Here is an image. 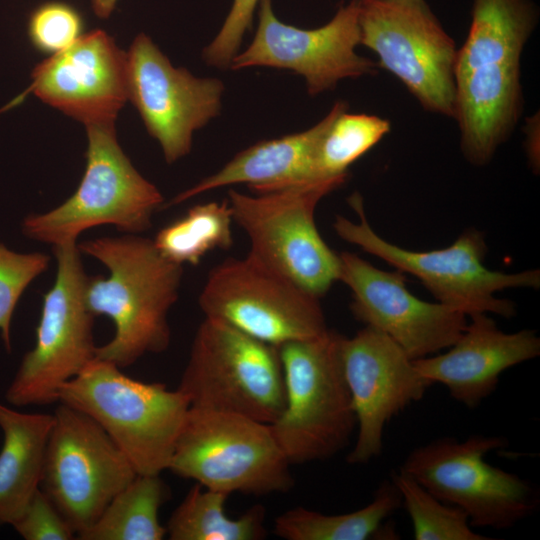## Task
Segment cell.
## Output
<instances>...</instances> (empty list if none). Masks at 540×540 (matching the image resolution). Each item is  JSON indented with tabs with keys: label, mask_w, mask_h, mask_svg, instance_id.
<instances>
[{
	"label": "cell",
	"mask_w": 540,
	"mask_h": 540,
	"mask_svg": "<svg viewBox=\"0 0 540 540\" xmlns=\"http://www.w3.org/2000/svg\"><path fill=\"white\" fill-rule=\"evenodd\" d=\"M500 436L442 437L413 449L400 469L441 501L460 508L470 525L505 530L536 512L539 495L518 475L495 467L485 456L504 448Z\"/></svg>",
	"instance_id": "cell-10"
},
{
	"label": "cell",
	"mask_w": 540,
	"mask_h": 540,
	"mask_svg": "<svg viewBox=\"0 0 540 540\" xmlns=\"http://www.w3.org/2000/svg\"><path fill=\"white\" fill-rule=\"evenodd\" d=\"M290 465L270 424L190 407L168 470L227 495H266L293 486Z\"/></svg>",
	"instance_id": "cell-9"
},
{
	"label": "cell",
	"mask_w": 540,
	"mask_h": 540,
	"mask_svg": "<svg viewBox=\"0 0 540 540\" xmlns=\"http://www.w3.org/2000/svg\"><path fill=\"white\" fill-rule=\"evenodd\" d=\"M54 415L26 413L0 402V527L21 515L40 488Z\"/></svg>",
	"instance_id": "cell-22"
},
{
	"label": "cell",
	"mask_w": 540,
	"mask_h": 540,
	"mask_svg": "<svg viewBox=\"0 0 540 540\" xmlns=\"http://www.w3.org/2000/svg\"><path fill=\"white\" fill-rule=\"evenodd\" d=\"M358 14V0H351L327 24L301 29L280 21L272 0H260L254 38L234 57L230 68L290 70L305 79L311 96L334 89L343 79L374 76L378 64L356 52L360 44Z\"/></svg>",
	"instance_id": "cell-15"
},
{
	"label": "cell",
	"mask_w": 540,
	"mask_h": 540,
	"mask_svg": "<svg viewBox=\"0 0 540 540\" xmlns=\"http://www.w3.org/2000/svg\"><path fill=\"white\" fill-rule=\"evenodd\" d=\"M11 526L25 540H72L76 538L72 527L41 488L35 492L21 515Z\"/></svg>",
	"instance_id": "cell-32"
},
{
	"label": "cell",
	"mask_w": 540,
	"mask_h": 540,
	"mask_svg": "<svg viewBox=\"0 0 540 540\" xmlns=\"http://www.w3.org/2000/svg\"><path fill=\"white\" fill-rule=\"evenodd\" d=\"M190 407L274 423L285 405L278 347L212 318L199 325L178 386Z\"/></svg>",
	"instance_id": "cell-8"
},
{
	"label": "cell",
	"mask_w": 540,
	"mask_h": 540,
	"mask_svg": "<svg viewBox=\"0 0 540 540\" xmlns=\"http://www.w3.org/2000/svg\"><path fill=\"white\" fill-rule=\"evenodd\" d=\"M85 126L115 122L129 100L127 54L103 30L39 63L26 90Z\"/></svg>",
	"instance_id": "cell-19"
},
{
	"label": "cell",
	"mask_w": 540,
	"mask_h": 540,
	"mask_svg": "<svg viewBox=\"0 0 540 540\" xmlns=\"http://www.w3.org/2000/svg\"><path fill=\"white\" fill-rule=\"evenodd\" d=\"M233 222L228 200L197 204L160 229L153 241L166 259L197 265L208 252L233 245Z\"/></svg>",
	"instance_id": "cell-26"
},
{
	"label": "cell",
	"mask_w": 540,
	"mask_h": 540,
	"mask_svg": "<svg viewBox=\"0 0 540 540\" xmlns=\"http://www.w3.org/2000/svg\"><path fill=\"white\" fill-rule=\"evenodd\" d=\"M83 19L70 4L51 1L38 6L28 21V36L40 52L54 55L71 46L81 35Z\"/></svg>",
	"instance_id": "cell-30"
},
{
	"label": "cell",
	"mask_w": 540,
	"mask_h": 540,
	"mask_svg": "<svg viewBox=\"0 0 540 540\" xmlns=\"http://www.w3.org/2000/svg\"><path fill=\"white\" fill-rule=\"evenodd\" d=\"M51 257L43 252L20 253L0 243V334L5 350L12 351L11 323L22 294L42 273Z\"/></svg>",
	"instance_id": "cell-29"
},
{
	"label": "cell",
	"mask_w": 540,
	"mask_h": 540,
	"mask_svg": "<svg viewBox=\"0 0 540 540\" xmlns=\"http://www.w3.org/2000/svg\"><path fill=\"white\" fill-rule=\"evenodd\" d=\"M118 0H91V7L96 16L107 19L114 11Z\"/></svg>",
	"instance_id": "cell-33"
},
{
	"label": "cell",
	"mask_w": 540,
	"mask_h": 540,
	"mask_svg": "<svg viewBox=\"0 0 540 540\" xmlns=\"http://www.w3.org/2000/svg\"><path fill=\"white\" fill-rule=\"evenodd\" d=\"M82 254L109 270L88 276L85 303L114 323L112 339L97 346V359L126 368L148 353L164 352L171 339L168 313L176 303L183 266L166 259L153 239L139 234L103 236L78 244Z\"/></svg>",
	"instance_id": "cell-2"
},
{
	"label": "cell",
	"mask_w": 540,
	"mask_h": 540,
	"mask_svg": "<svg viewBox=\"0 0 540 540\" xmlns=\"http://www.w3.org/2000/svg\"><path fill=\"white\" fill-rule=\"evenodd\" d=\"M160 474H137L99 518L77 535L80 540H161L167 536L159 510L169 496Z\"/></svg>",
	"instance_id": "cell-24"
},
{
	"label": "cell",
	"mask_w": 540,
	"mask_h": 540,
	"mask_svg": "<svg viewBox=\"0 0 540 540\" xmlns=\"http://www.w3.org/2000/svg\"><path fill=\"white\" fill-rule=\"evenodd\" d=\"M360 44L423 109L454 117L455 42L426 0H358Z\"/></svg>",
	"instance_id": "cell-12"
},
{
	"label": "cell",
	"mask_w": 540,
	"mask_h": 540,
	"mask_svg": "<svg viewBox=\"0 0 540 540\" xmlns=\"http://www.w3.org/2000/svg\"><path fill=\"white\" fill-rule=\"evenodd\" d=\"M391 481L411 519L415 540L491 539L474 531L464 511L438 499L403 470L393 472Z\"/></svg>",
	"instance_id": "cell-28"
},
{
	"label": "cell",
	"mask_w": 540,
	"mask_h": 540,
	"mask_svg": "<svg viewBox=\"0 0 540 540\" xmlns=\"http://www.w3.org/2000/svg\"><path fill=\"white\" fill-rule=\"evenodd\" d=\"M469 317L447 352L413 362L432 384H442L455 401L474 409L496 390L504 371L539 356L540 338L529 329L505 333L487 313Z\"/></svg>",
	"instance_id": "cell-20"
},
{
	"label": "cell",
	"mask_w": 540,
	"mask_h": 540,
	"mask_svg": "<svg viewBox=\"0 0 540 540\" xmlns=\"http://www.w3.org/2000/svg\"><path fill=\"white\" fill-rule=\"evenodd\" d=\"M359 223L337 215L333 227L337 235L364 251L379 257L400 272L416 276L439 303L456 309L466 316L493 313L505 318L516 314L511 300L494 293L509 288L540 286V271L526 270L504 273L485 267L487 246L477 230H467L449 247L432 251H411L392 244L369 225L363 199L359 193L348 198Z\"/></svg>",
	"instance_id": "cell-6"
},
{
	"label": "cell",
	"mask_w": 540,
	"mask_h": 540,
	"mask_svg": "<svg viewBox=\"0 0 540 540\" xmlns=\"http://www.w3.org/2000/svg\"><path fill=\"white\" fill-rule=\"evenodd\" d=\"M229 495L193 486L166 526L171 540H260L266 536L265 510L256 505L238 518L225 511Z\"/></svg>",
	"instance_id": "cell-25"
},
{
	"label": "cell",
	"mask_w": 540,
	"mask_h": 540,
	"mask_svg": "<svg viewBox=\"0 0 540 540\" xmlns=\"http://www.w3.org/2000/svg\"><path fill=\"white\" fill-rule=\"evenodd\" d=\"M347 177L296 184L257 196L230 189L228 203L250 240L249 256L317 298L340 277V257L319 234V201Z\"/></svg>",
	"instance_id": "cell-7"
},
{
	"label": "cell",
	"mask_w": 540,
	"mask_h": 540,
	"mask_svg": "<svg viewBox=\"0 0 540 540\" xmlns=\"http://www.w3.org/2000/svg\"><path fill=\"white\" fill-rule=\"evenodd\" d=\"M260 0H233L232 6L215 38L202 53L209 66L230 68L239 53L243 37L252 27L253 15Z\"/></svg>",
	"instance_id": "cell-31"
},
{
	"label": "cell",
	"mask_w": 540,
	"mask_h": 540,
	"mask_svg": "<svg viewBox=\"0 0 540 540\" xmlns=\"http://www.w3.org/2000/svg\"><path fill=\"white\" fill-rule=\"evenodd\" d=\"M58 402L95 420L137 474L169 469L190 409L188 397L178 388L135 380L97 358L60 387Z\"/></svg>",
	"instance_id": "cell-3"
},
{
	"label": "cell",
	"mask_w": 540,
	"mask_h": 540,
	"mask_svg": "<svg viewBox=\"0 0 540 540\" xmlns=\"http://www.w3.org/2000/svg\"><path fill=\"white\" fill-rule=\"evenodd\" d=\"M319 300L247 255L214 267L198 303L205 317L278 347L318 337L329 329Z\"/></svg>",
	"instance_id": "cell-13"
},
{
	"label": "cell",
	"mask_w": 540,
	"mask_h": 540,
	"mask_svg": "<svg viewBox=\"0 0 540 540\" xmlns=\"http://www.w3.org/2000/svg\"><path fill=\"white\" fill-rule=\"evenodd\" d=\"M86 168L74 194L54 209L26 215L21 231L28 239L51 246L77 242L95 226L112 225L128 234L152 227L164 198L123 152L115 122L86 125Z\"/></svg>",
	"instance_id": "cell-5"
},
{
	"label": "cell",
	"mask_w": 540,
	"mask_h": 540,
	"mask_svg": "<svg viewBox=\"0 0 540 540\" xmlns=\"http://www.w3.org/2000/svg\"><path fill=\"white\" fill-rule=\"evenodd\" d=\"M57 271L43 294L34 347L25 353L5 392L13 407L58 402L60 387L96 356L95 316L85 303V272L77 242L52 246Z\"/></svg>",
	"instance_id": "cell-11"
},
{
	"label": "cell",
	"mask_w": 540,
	"mask_h": 540,
	"mask_svg": "<svg viewBox=\"0 0 540 540\" xmlns=\"http://www.w3.org/2000/svg\"><path fill=\"white\" fill-rule=\"evenodd\" d=\"M341 361L357 428L347 462L366 464L380 456L388 422L420 401L433 384L396 342L370 326L351 338L343 336Z\"/></svg>",
	"instance_id": "cell-17"
},
{
	"label": "cell",
	"mask_w": 540,
	"mask_h": 540,
	"mask_svg": "<svg viewBox=\"0 0 540 540\" xmlns=\"http://www.w3.org/2000/svg\"><path fill=\"white\" fill-rule=\"evenodd\" d=\"M537 21L531 0H473L457 49L453 119L461 151L475 166L490 162L522 115L521 55Z\"/></svg>",
	"instance_id": "cell-1"
},
{
	"label": "cell",
	"mask_w": 540,
	"mask_h": 540,
	"mask_svg": "<svg viewBox=\"0 0 540 540\" xmlns=\"http://www.w3.org/2000/svg\"><path fill=\"white\" fill-rule=\"evenodd\" d=\"M391 130V123L376 115L341 112L316 148L310 181L348 177V167Z\"/></svg>",
	"instance_id": "cell-27"
},
{
	"label": "cell",
	"mask_w": 540,
	"mask_h": 540,
	"mask_svg": "<svg viewBox=\"0 0 540 540\" xmlns=\"http://www.w3.org/2000/svg\"><path fill=\"white\" fill-rule=\"evenodd\" d=\"M15 105H17V101L15 99H13L8 105H6L4 108L0 109V112H3L11 107H14Z\"/></svg>",
	"instance_id": "cell-34"
},
{
	"label": "cell",
	"mask_w": 540,
	"mask_h": 540,
	"mask_svg": "<svg viewBox=\"0 0 540 540\" xmlns=\"http://www.w3.org/2000/svg\"><path fill=\"white\" fill-rule=\"evenodd\" d=\"M343 335H322L278 346L285 405L270 424L290 464L327 460L345 449L356 428L341 361Z\"/></svg>",
	"instance_id": "cell-4"
},
{
	"label": "cell",
	"mask_w": 540,
	"mask_h": 540,
	"mask_svg": "<svg viewBox=\"0 0 540 540\" xmlns=\"http://www.w3.org/2000/svg\"><path fill=\"white\" fill-rule=\"evenodd\" d=\"M53 415L40 488L77 538L137 473L90 416L63 403Z\"/></svg>",
	"instance_id": "cell-14"
},
{
	"label": "cell",
	"mask_w": 540,
	"mask_h": 540,
	"mask_svg": "<svg viewBox=\"0 0 540 540\" xmlns=\"http://www.w3.org/2000/svg\"><path fill=\"white\" fill-rule=\"evenodd\" d=\"M126 54L129 100L160 144L165 161L174 163L190 153L194 132L220 114L224 84L174 67L143 33Z\"/></svg>",
	"instance_id": "cell-16"
},
{
	"label": "cell",
	"mask_w": 540,
	"mask_h": 540,
	"mask_svg": "<svg viewBox=\"0 0 540 540\" xmlns=\"http://www.w3.org/2000/svg\"><path fill=\"white\" fill-rule=\"evenodd\" d=\"M347 103H334L313 127L277 139L260 141L239 152L220 170L176 195L169 206L199 194L235 184H247L256 194L280 190L310 181L312 160L323 135Z\"/></svg>",
	"instance_id": "cell-21"
},
{
	"label": "cell",
	"mask_w": 540,
	"mask_h": 540,
	"mask_svg": "<svg viewBox=\"0 0 540 540\" xmlns=\"http://www.w3.org/2000/svg\"><path fill=\"white\" fill-rule=\"evenodd\" d=\"M339 257V281L352 292L354 317L385 333L412 360L449 348L465 330L464 313L415 297L406 288L403 272L381 270L355 253Z\"/></svg>",
	"instance_id": "cell-18"
},
{
	"label": "cell",
	"mask_w": 540,
	"mask_h": 540,
	"mask_svg": "<svg viewBox=\"0 0 540 540\" xmlns=\"http://www.w3.org/2000/svg\"><path fill=\"white\" fill-rule=\"evenodd\" d=\"M402 505L391 480L381 483L365 507L344 514L326 515L296 507L279 515L274 532L286 540H366L381 530L382 523Z\"/></svg>",
	"instance_id": "cell-23"
}]
</instances>
